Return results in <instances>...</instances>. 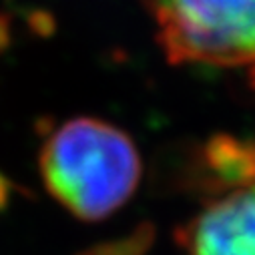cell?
I'll return each mask as SVG.
<instances>
[{
	"instance_id": "6da1fadb",
	"label": "cell",
	"mask_w": 255,
	"mask_h": 255,
	"mask_svg": "<svg viewBox=\"0 0 255 255\" xmlns=\"http://www.w3.org/2000/svg\"><path fill=\"white\" fill-rule=\"evenodd\" d=\"M38 169L46 191L73 217L103 221L129 201L143 165L135 141L119 127L75 117L48 133Z\"/></svg>"
},
{
	"instance_id": "7a4b0ae2",
	"label": "cell",
	"mask_w": 255,
	"mask_h": 255,
	"mask_svg": "<svg viewBox=\"0 0 255 255\" xmlns=\"http://www.w3.org/2000/svg\"><path fill=\"white\" fill-rule=\"evenodd\" d=\"M173 65L255 69V0H141Z\"/></svg>"
},
{
	"instance_id": "3957f363",
	"label": "cell",
	"mask_w": 255,
	"mask_h": 255,
	"mask_svg": "<svg viewBox=\"0 0 255 255\" xmlns=\"http://www.w3.org/2000/svg\"><path fill=\"white\" fill-rule=\"evenodd\" d=\"M177 241L185 255H255V179L215 191Z\"/></svg>"
},
{
	"instance_id": "277c9868",
	"label": "cell",
	"mask_w": 255,
	"mask_h": 255,
	"mask_svg": "<svg viewBox=\"0 0 255 255\" xmlns=\"http://www.w3.org/2000/svg\"><path fill=\"white\" fill-rule=\"evenodd\" d=\"M153 239H155L153 225L141 223L131 233H127L125 237L97 243V245L81 251L79 255H145L149 251V247L153 245Z\"/></svg>"
},
{
	"instance_id": "5b68a950",
	"label": "cell",
	"mask_w": 255,
	"mask_h": 255,
	"mask_svg": "<svg viewBox=\"0 0 255 255\" xmlns=\"http://www.w3.org/2000/svg\"><path fill=\"white\" fill-rule=\"evenodd\" d=\"M28 26H30L34 32H38V34H42V36H48V34L54 30V20H52V16H50L48 12L36 10V12L28 18Z\"/></svg>"
},
{
	"instance_id": "8992f818",
	"label": "cell",
	"mask_w": 255,
	"mask_h": 255,
	"mask_svg": "<svg viewBox=\"0 0 255 255\" xmlns=\"http://www.w3.org/2000/svg\"><path fill=\"white\" fill-rule=\"evenodd\" d=\"M10 195H12V183L0 173V211L6 209V205L10 201Z\"/></svg>"
},
{
	"instance_id": "52a82bcc",
	"label": "cell",
	"mask_w": 255,
	"mask_h": 255,
	"mask_svg": "<svg viewBox=\"0 0 255 255\" xmlns=\"http://www.w3.org/2000/svg\"><path fill=\"white\" fill-rule=\"evenodd\" d=\"M10 42V20L8 16L0 14V50H4Z\"/></svg>"
},
{
	"instance_id": "ba28073f",
	"label": "cell",
	"mask_w": 255,
	"mask_h": 255,
	"mask_svg": "<svg viewBox=\"0 0 255 255\" xmlns=\"http://www.w3.org/2000/svg\"><path fill=\"white\" fill-rule=\"evenodd\" d=\"M251 79H253V85H255V69L249 71ZM245 145V153H247V163H249V173L251 177L255 179V143H243Z\"/></svg>"
}]
</instances>
